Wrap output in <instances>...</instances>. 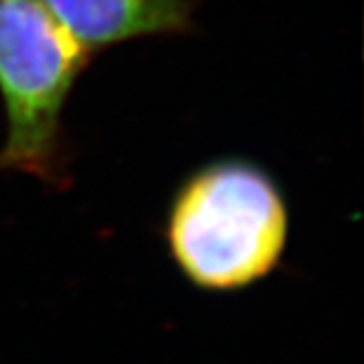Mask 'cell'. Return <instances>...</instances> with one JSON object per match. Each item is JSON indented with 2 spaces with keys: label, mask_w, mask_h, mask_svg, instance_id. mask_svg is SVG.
<instances>
[{
  "label": "cell",
  "mask_w": 364,
  "mask_h": 364,
  "mask_svg": "<svg viewBox=\"0 0 364 364\" xmlns=\"http://www.w3.org/2000/svg\"><path fill=\"white\" fill-rule=\"evenodd\" d=\"M163 237L176 270L196 290H248L279 268L288 248V200L266 167L222 156L176 187Z\"/></svg>",
  "instance_id": "1"
},
{
  "label": "cell",
  "mask_w": 364,
  "mask_h": 364,
  "mask_svg": "<svg viewBox=\"0 0 364 364\" xmlns=\"http://www.w3.org/2000/svg\"><path fill=\"white\" fill-rule=\"evenodd\" d=\"M90 60L42 0H0V171L68 189L64 110Z\"/></svg>",
  "instance_id": "2"
},
{
  "label": "cell",
  "mask_w": 364,
  "mask_h": 364,
  "mask_svg": "<svg viewBox=\"0 0 364 364\" xmlns=\"http://www.w3.org/2000/svg\"><path fill=\"white\" fill-rule=\"evenodd\" d=\"M90 55L143 38L189 36L196 0H42Z\"/></svg>",
  "instance_id": "3"
}]
</instances>
